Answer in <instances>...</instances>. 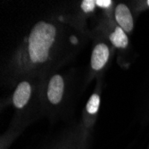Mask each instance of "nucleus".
I'll use <instances>...</instances> for the list:
<instances>
[{
    "instance_id": "obj_3",
    "label": "nucleus",
    "mask_w": 149,
    "mask_h": 149,
    "mask_svg": "<svg viewBox=\"0 0 149 149\" xmlns=\"http://www.w3.org/2000/svg\"><path fill=\"white\" fill-rule=\"evenodd\" d=\"M115 19L124 31L130 32L133 30L134 22L131 13L127 6L124 4H119L115 8Z\"/></svg>"
},
{
    "instance_id": "obj_2",
    "label": "nucleus",
    "mask_w": 149,
    "mask_h": 149,
    "mask_svg": "<svg viewBox=\"0 0 149 149\" xmlns=\"http://www.w3.org/2000/svg\"><path fill=\"white\" fill-rule=\"evenodd\" d=\"M63 79L60 75L53 76L49 81L47 88V97L50 103L56 104L60 103L63 95Z\"/></svg>"
},
{
    "instance_id": "obj_8",
    "label": "nucleus",
    "mask_w": 149,
    "mask_h": 149,
    "mask_svg": "<svg viewBox=\"0 0 149 149\" xmlns=\"http://www.w3.org/2000/svg\"><path fill=\"white\" fill-rule=\"evenodd\" d=\"M96 5V1H94V0H84L81 3V8L85 13H89L94 10Z\"/></svg>"
},
{
    "instance_id": "obj_9",
    "label": "nucleus",
    "mask_w": 149,
    "mask_h": 149,
    "mask_svg": "<svg viewBox=\"0 0 149 149\" xmlns=\"http://www.w3.org/2000/svg\"><path fill=\"white\" fill-rule=\"evenodd\" d=\"M96 4H97V6H98L100 7L107 8V7H109L111 6L112 1H111V0H97Z\"/></svg>"
},
{
    "instance_id": "obj_5",
    "label": "nucleus",
    "mask_w": 149,
    "mask_h": 149,
    "mask_svg": "<svg viewBox=\"0 0 149 149\" xmlns=\"http://www.w3.org/2000/svg\"><path fill=\"white\" fill-rule=\"evenodd\" d=\"M31 85L27 81L21 82L17 86L13 96V103L15 104V106L16 108H19V109L24 107L31 97Z\"/></svg>"
},
{
    "instance_id": "obj_1",
    "label": "nucleus",
    "mask_w": 149,
    "mask_h": 149,
    "mask_svg": "<svg viewBox=\"0 0 149 149\" xmlns=\"http://www.w3.org/2000/svg\"><path fill=\"white\" fill-rule=\"evenodd\" d=\"M56 36V30L54 25L45 22L35 24L29 36V53L33 63H44L47 60Z\"/></svg>"
},
{
    "instance_id": "obj_10",
    "label": "nucleus",
    "mask_w": 149,
    "mask_h": 149,
    "mask_svg": "<svg viewBox=\"0 0 149 149\" xmlns=\"http://www.w3.org/2000/svg\"><path fill=\"white\" fill-rule=\"evenodd\" d=\"M147 5H148V6H149V0H148V1H147Z\"/></svg>"
},
{
    "instance_id": "obj_7",
    "label": "nucleus",
    "mask_w": 149,
    "mask_h": 149,
    "mask_svg": "<svg viewBox=\"0 0 149 149\" xmlns=\"http://www.w3.org/2000/svg\"><path fill=\"white\" fill-rule=\"evenodd\" d=\"M99 104H100V97L97 95L94 94L91 96V97L88 99L87 103V111L90 114H95L99 108Z\"/></svg>"
},
{
    "instance_id": "obj_6",
    "label": "nucleus",
    "mask_w": 149,
    "mask_h": 149,
    "mask_svg": "<svg viewBox=\"0 0 149 149\" xmlns=\"http://www.w3.org/2000/svg\"><path fill=\"white\" fill-rule=\"evenodd\" d=\"M110 40L115 47L121 48L126 47L129 43V39L125 31L119 26L115 28L114 32L110 35Z\"/></svg>"
},
{
    "instance_id": "obj_4",
    "label": "nucleus",
    "mask_w": 149,
    "mask_h": 149,
    "mask_svg": "<svg viewBox=\"0 0 149 149\" xmlns=\"http://www.w3.org/2000/svg\"><path fill=\"white\" fill-rule=\"evenodd\" d=\"M109 58V48L104 44L95 47L91 56V67L96 71L101 70Z\"/></svg>"
}]
</instances>
